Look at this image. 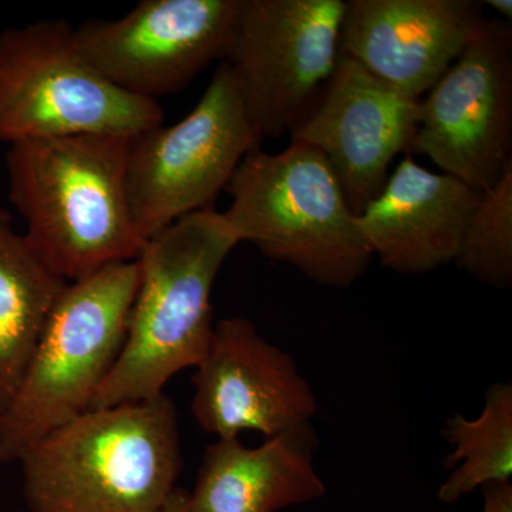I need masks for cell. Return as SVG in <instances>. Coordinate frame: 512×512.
I'll return each instance as SVG.
<instances>
[{
	"mask_svg": "<svg viewBox=\"0 0 512 512\" xmlns=\"http://www.w3.org/2000/svg\"><path fill=\"white\" fill-rule=\"evenodd\" d=\"M18 463L29 512H160L183 470L177 409L165 393L93 407Z\"/></svg>",
	"mask_w": 512,
	"mask_h": 512,
	"instance_id": "2",
	"label": "cell"
},
{
	"mask_svg": "<svg viewBox=\"0 0 512 512\" xmlns=\"http://www.w3.org/2000/svg\"><path fill=\"white\" fill-rule=\"evenodd\" d=\"M454 262L485 285L511 288L512 165L481 195Z\"/></svg>",
	"mask_w": 512,
	"mask_h": 512,
	"instance_id": "18",
	"label": "cell"
},
{
	"mask_svg": "<svg viewBox=\"0 0 512 512\" xmlns=\"http://www.w3.org/2000/svg\"><path fill=\"white\" fill-rule=\"evenodd\" d=\"M484 8H491L498 13V15L503 16L501 20L504 22H511L512 19V2L511 0H485L483 2Z\"/></svg>",
	"mask_w": 512,
	"mask_h": 512,
	"instance_id": "20",
	"label": "cell"
},
{
	"mask_svg": "<svg viewBox=\"0 0 512 512\" xmlns=\"http://www.w3.org/2000/svg\"><path fill=\"white\" fill-rule=\"evenodd\" d=\"M319 439L302 424L247 447L218 439L205 450L191 493L178 490L183 512H278L326 494L315 466Z\"/></svg>",
	"mask_w": 512,
	"mask_h": 512,
	"instance_id": "15",
	"label": "cell"
},
{
	"mask_svg": "<svg viewBox=\"0 0 512 512\" xmlns=\"http://www.w3.org/2000/svg\"><path fill=\"white\" fill-rule=\"evenodd\" d=\"M160 512H183L181 511L180 504H178V488L177 491L173 494V497L170 498L167 505Z\"/></svg>",
	"mask_w": 512,
	"mask_h": 512,
	"instance_id": "21",
	"label": "cell"
},
{
	"mask_svg": "<svg viewBox=\"0 0 512 512\" xmlns=\"http://www.w3.org/2000/svg\"><path fill=\"white\" fill-rule=\"evenodd\" d=\"M481 192L407 156L359 214L367 247L380 264L419 275L456 261Z\"/></svg>",
	"mask_w": 512,
	"mask_h": 512,
	"instance_id": "14",
	"label": "cell"
},
{
	"mask_svg": "<svg viewBox=\"0 0 512 512\" xmlns=\"http://www.w3.org/2000/svg\"><path fill=\"white\" fill-rule=\"evenodd\" d=\"M346 2L241 0L224 62L262 138L289 133L335 72Z\"/></svg>",
	"mask_w": 512,
	"mask_h": 512,
	"instance_id": "8",
	"label": "cell"
},
{
	"mask_svg": "<svg viewBox=\"0 0 512 512\" xmlns=\"http://www.w3.org/2000/svg\"><path fill=\"white\" fill-rule=\"evenodd\" d=\"M476 0H349L340 55L421 100L483 29Z\"/></svg>",
	"mask_w": 512,
	"mask_h": 512,
	"instance_id": "13",
	"label": "cell"
},
{
	"mask_svg": "<svg viewBox=\"0 0 512 512\" xmlns=\"http://www.w3.org/2000/svg\"><path fill=\"white\" fill-rule=\"evenodd\" d=\"M443 436L453 444L444 466L453 473L439 488L441 503L454 504L485 485L508 483L512 477V386L494 383L485 393L476 419L448 417Z\"/></svg>",
	"mask_w": 512,
	"mask_h": 512,
	"instance_id": "17",
	"label": "cell"
},
{
	"mask_svg": "<svg viewBox=\"0 0 512 512\" xmlns=\"http://www.w3.org/2000/svg\"><path fill=\"white\" fill-rule=\"evenodd\" d=\"M237 245L215 208L181 218L144 245L126 340L93 407L154 399L175 375L200 365L215 328L212 288Z\"/></svg>",
	"mask_w": 512,
	"mask_h": 512,
	"instance_id": "3",
	"label": "cell"
},
{
	"mask_svg": "<svg viewBox=\"0 0 512 512\" xmlns=\"http://www.w3.org/2000/svg\"><path fill=\"white\" fill-rule=\"evenodd\" d=\"M419 119L420 100L340 55L335 72L289 136L325 157L359 215L382 191L393 158L409 151Z\"/></svg>",
	"mask_w": 512,
	"mask_h": 512,
	"instance_id": "12",
	"label": "cell"
},
{
	"mask_svg": "<svg viewBox=\"0 0 512 512\" xmlns=\"http://www.w3.org/2000/svg\"><path fill=\"white\" fill-rule=\"evenodd\" d=\"M67 284L0 208V409L18 390Z\"/></svg>",
	"mask_w": 512,
	"mask_h": 512,
	"instance_id": "16",
	"label": "cell"
},
{
	"mask_svg": "<svg viewBox=\"0 0 512 512\" xmlns=\"http://www.w3.org/2000/svg\"><path fill=\"white\" fill-rule=\"evenodd\" d=\"M484 512H512V483L485 485Z\"/></svg>",
	"mask_w": 512,
	"mask_h": 512,
	"instance_id": "19",
	"label": "cell"
},
{
	"mask_svg": "<svg viewBox=\"0 0 512 512\" xmlns=\"http://www.w3.org/2000/svg\"><path fill=\"white\" fill-rule=\"evenodd\" d=\"M222 212L235 237L312 282L349 288L373 255L345 192L325 157L291 141L281 153L249 151L228 187Z\"/></svg>",
	"mask_w": 512,
	"mask_h": 512,
	"instance_id": "4",
	"label": "cell"
},
{
	"mask_svg": "<svg viewBox=\"0 0 512 512\" xmlns=\"http://www.w3.org/2000/svg\"><path fill=\"white\" fill-rule=\"evenodd\" d=\"M138 286L137 261L70 282L10 402L0 409V463L92 409L119 359Z\"/></svg>",
	"mask_w": 512,
	"mask_h": 512,
	"instance_id": "5",
	"label": "cell"
},
{
	"mask_svg": "<svg viewBox=\"0 0 512 512\" xmlns=\"http://www.w3.org/2000/svg\"><path fill=\"white\" fill-rule=\"evenodd\" d=\"M191 410L217 439L256 431L265 439L312 423L318 400L295 360L242 316L215 323L207 353L195 367Z\"/></svg>",
	"mask_w": 512,
	"mask_h": 512,
	"instance_id": "11",
	"label": "cell"
},
{
	"mask_svg": "<svg viewBox=\"0 0 512 512\" xmlns=\"http://www.w3.org/2000/svg\"><path fill=\"white\" fill-rule=\"evenodd\" d=\"M259 143L237 77L221 62L184 119L131 138L127 194L144 242L187 215L214 208L238 165Z\"/></svg>",
	"mask_w": 512,
	"mask_h": 512,
	"instance_id": "7",
	"label": "cell"
},
{
	"mask_svg": "<svg viewBox=\"0 0 512 512\" xmlns=\"http://www.w3.org/2000/svg\"><path fill=\"white\" fill-rule=\"evenodd\" d=\"M239 6L241 0H144L121 18L84 23L77 43L117 89L157 101L224 62Z\"/></svg>",
	"mask_w": 512,
	"mask_h": 512,
	"instance_id": "10",
	"label": "cell"
},
{
	"mask_svg": "<svg viewBox=\"0 0 512 512\" xmlns=\"http://www.w3.org/2000/svg\"><path fill=\"white\" fill-rule=\"evenodd\" d=\"M481 194L512 165V28L487 19L476 39L420 100L407 154Z\"/></svg>",
	"mask_w": 512,
	"mask_h": 512,
	"instance_id": "9",
	"label": "cell"
},
{
	"mask_svg": "<svg viewBox=\"0 0 512 512\" xmlns=\"http://www.w3.org/2000/svg\"><path fill=\"white\" fill-rule=\"evenodd\" d=\"M158 101L117 89L89 62L76 28L43 19L0 32V141L110 134L163 124Z\"/></svg>",
	"mask_w": 512,
	"mask_h": 512,
	"instance_id": "6",
	"label": "cell"
},
{
	"mask_svg": "<svg viewBox=\"0 0 512 512\" xmlns=\"http://www.w3.org/2000/svg\"><path fill=\"white\" fill-rule=\"evenodd\" d=\"M131 138L110 134L10 144L9 198L37 255L66 282L137 261L138 234L127 194Z\"/></svg>",
	"mask_w": 512,
	"mask_h": 512,
	"instance_id": "1",
	"label": "cell"
}]
</instances>
